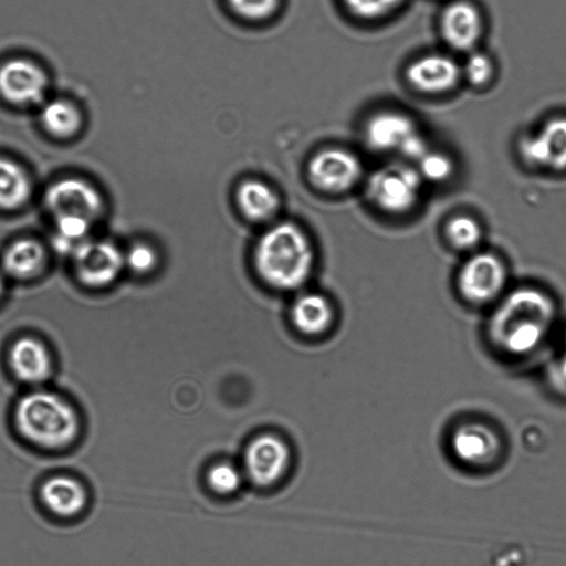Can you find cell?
I'll return each mask as SVG.
<instances>
[{
  "mask_svg": "<svg viewBox=\"0 0 566 566\" xmlns=\"http://www.w3.org/2000/svg\"><path fill=\"white\" fill-rule=\"evenodd\" d=\"M438 30L449 52L464 55L480 48L485 15L473 0H449L440 11Z\"/></svg>",
  "mask_w": 566,
  "mask_h": 566,
  "instance_id": "9",
  "label": "cell"
},
{
  "mask_svg": "<svg viewBox=\"0 0 566 566\" xmlns=\"http://www.w3.org/2000/svg\"><path fill=\"white\" fill-rule=\"evenodd\" d=\"M31 193L30 179L18 164L0 158V208L15 209L24 205Z\"/></svg>",
  "mask_w": 566,
  "mask_h": 566,
  "instance_id": "22",
  "label": "cell"
},
{
  "mask_svg": "<svg viewBox=\"0 0 566 566\" xmlns=\"http://www.w3.org/2000/svg\"><path fill=\"white\" fill-rule=\"evenodd\" d=\"M4 370L21 389L52 385L57 375V361L50 346L30 335L13 339L6 349Z\"/></svg>",
  "mask_w": 566,
  "mask_h": 566,
  "instance_id": "7",
  "label": "cell"
},
{
  "mask_svg": "<svg viewBox=\"0 0 566 566\" xmlns=\"http://www.w3.org/2000/svg\"><path fill=\"white\" fill-rule=\"evenodd\" d=\"M413 166L422 179L431 182H442L453 174V163L449 156L431 148Z\"/></svg>",
  "mask_w": 566,
  "mask_h": 566,
  "instance_id": "28",
  "label": "cell"
},
{
  "mask_svg": "<svg viewBox=\"0 0 566 566\" xmlns=\"http://www.w3.org/2000/svg\"><path fill=\"white\" fill-rule=\"evenodd\" d=\"M33 499L39 512L57 525L84 520L93 505V490L81 473L55 469L42 474L34 484Z\"/></svg>",
  "mask_w": 566,
  "mask_h": 566,
  "instance_id": "4",
  "label": "cell"
},
{
  "mask_svg": "<svg viewBox=\"0 0 566 566\" xmlns=\"http://www.w3.org/2000/svg\"><path fill=\"white\" fill-rule=\"evenodd\" d=\"M3 292V280H2V276L0 275V296Z\"/></svg>",
  "mask_w": 566,
  "mask_h": 566,
  "instance_id": "31",
  "label": "cell"
},
{
  "mask_svg": "<svg viewBox=\"0 0 566 566\" xmlns=\"http://www.w3.org/2000/svg\"><path fill=\"white\" fill-rule=\"evenodd\" d=\"M460 66L462 83L474 90L489 87L497 73L494 57L480 48L462 55Z\"/></svg>",
  "mask_w": 566,
  "mask_h": 566,
  "instance_id": "23",
  "label": "cell"
},
{
  "mask_svg": "<svg viewBox=\"0 0 566 566\" xmlns=\"http://www.w3.org/2000/svg\"><path fill=\"white\" fill-rule=\"evenodd\" d=\"M40 122L44 129L56 137H71L78 132L82 115L69 99L53 98L41 104Z\"/></svg>",
  "mask_w": 566,
  "mask_h": 566,
  "instance_id": "21",
  "label": "cell"
},
{
  "mask_svg": "<svg viewBox=\"0 0 566 566\" xmlns=\"http://www.w3.org/2000/svg\"><path fill=\"white\" fill-rule=\"evenodd\" d=\"M244 479L242 468L226 460L211 464L206 473L208 488L218 495L233 494Z\"/></svg>",
  "mask_w": 566,
  "mask_h": 566,
  "instance_id": "26",
  "label": "cell"
},
{
  "mask_svg": "<svg viewBox=\"0 0 566 566\" xmlns=\"http://www.w3.org/2000/svg\"><path fill=\"white\" fill-rule=\"evenodd\" d=\"M241 213L254 222L271 220L279 211L280 198L275 189L260 179L242 181L235 191Z\"/></svg>",
  "mask_w": 566,
  "mask_h": 566,
  "instance_id": "19",
  "label": "cell"
},
{
  "mask_svg": "<svg viewBox=\"0 0 566 566\" xmlns=\"http://www.w3.org/2000/svg\"><path fill=\"white\" fill-rule=\"evenodd\" d=\"M405 80L419 94L446 95L462 83L460 60L449 51L422 53L408 63Z\"/></svg>",
  "mask_w": 566,
  "mask_h": 566,
  "instance_id": "11",
  "label": "cell"
},
{
  "mask_svg": "<svg viewBox=\"0 0 566 566\" xmlns=\"http://www.w3.org/2000/svg\"><path fill=\"white\" fill-rule=\"evenodd\" d=\"M78 280L92 287L113 283L125 268L124 252L107 240H84L72 254Z\"/></svg>",
  "mask_w": 566,
  "mask_h": 566,
  "instance_id": "16",
  "label": "cell"
},
{
  "mask_svg": "<svg viewBox=\"0 0 566 566\" xmlns=\"http://www.w3.org/2000/svg\"><path fill=\"white\" fill-rule=\"evenodd\" d=\"M520 155L526 165L543 170L566 169V116H553L536 130L524 135L518 143Z\"/></svg>",
  "mask_w": 566,
  "mask_h": 566,
  "instance_id": "15",
  "label": "cell"
},
{
  "mask_svg": "<svg viewBox=\"0 0 566 566\" xmlns=\"http://www.w3.org/2000/svg\"><path fill=\"white\" fill-rule=\"evenodd\" d=\"M551 374L562 389H566V348L553 363Z\"/></svg>",
  "mask_w": 566,
  "mask_h": 566,
  "instance_id": "30",
  "label": "cell"
},
{
  "mask_svg": "<svg viewBox=\"0 0 566 566\" xmlns=\"http://www.w3.org/2000/svg\"><path fill=\"white\" fill-rule=\"evenodd\" d=\"M450 450L467 469L486 470L499 462L503 444L495 428L483 421L467 420L451 432Z\"/></svg>",
  "mask_w": 566,
  "mask_h": 566,
  "instance_id": "12",
  "label": "cell"
},
{
  "mask_svg": "<svg viewBox=\"0 0 566 566\" xmlns=\"http://www.w3.org/2000/svg\"><path fill=\"white\" fill-rule=\"evenodd\" d=\"M363 164L353 151L331 147L317 151L307 164V176L314 187L328 193H343L363 177Z\"/></svg>",
  "mask_w": 566,
  "mask_h": 566,
  "instance_id": "13",
  "label": "cell"
},
{
  "mask_svg": "<svg viewBox=\"0 0 566 566\" xmlns=\"http://www.w3.org/2000/svg\"><path fill=\"white\" fill-rule=\"evenodd\" d=\"M315 262L313 244L294 222L272 224L258 240L253 263L261 280L282 291L301 287L310 279Z\"/></svg>",
  "mask_w": 566,
  "mask_h": 566,
  "instance_id": "3",
  "label": "cell"
},
{
  "mask_svg": "<svg viewBox=\"0 0 566 566\" xmlns=\"http://www.w3.org/2000/svg\"><path fill=\"white\" fill-rule=\"evenodd\" d=\"M44 203L54 219L74 216L93 222L104 210V201L97 189L80 178L53 182L44 193Z\"/></svg>",
  "mask_w": 566,
  "mask_h": 566,
  "instance_id": "17",
  "label": "cell"
},
{
  "mask_svg": "<svg viewBox=\"0 0 566 566\" xmlns=\"http://www.w3.org/2000/svg\"><path fill=\"white\" fill-rule=\"evenodd\" d=\"M125 266L137 274H146L153 271L158 263L157 250L146 243L137 242L132 244L124 252Z\"/></svg>",
  "mask_w": 566,
  "mask_h": 566,
  "instance_id": "29",
  "label": "cell"
},
{
  "mask_svg": "<svg viewBox=\"0 0 566 566\" xmlns=\"http://www.w3.org/2000/svg\"><path fill=\"white\" fill-rule=\"evenodd\" d=\"M363 135L370 149L397 153L410 164L418 161L430 149L416 119L397 108L371 113L365 120Z\"/></svg>",
  "mask_w": 566,
  "mask_h": 566,
  "instance_id": "5",
  "label": "cell"
},
{
  "mask_svg": "<svg viewBox=\"0 0 566 566\" xmlns=\"http://www.w3.org/2000/svg\"><path fill=\"white\" fill-rule=\"evenodd\" d=\"M556 316L552 297L533 286L510 291L488 321V337L496 353L511 361L533 357L543 346Z\"/></svg>",
  "mask_w": 566,
  "mask_h": 566,
  "instance_id": "2",
  "label": "cell"
},
{
  "mask_svg": "<svg viewBox=\"0 0 566 566\" xmlns=\"http://www.w3.org/2000/svg\"><path fill=\"white\" fill-rule=\"evenodd\" d=\"M348 14L356 20L376 22L400 10L407 0H340Z\"/></svg>",
  "mask_w": 566,
  "mask_h": 566,
  "instance_id": "25",
  "label": "cell"
},
{
  "mask_svg": "<svg viewBox=\"0 0 566 566\" xmlns=\"http://www.w3.org/2000/svg\"><path fill=\"white\" fill-rule=\"evenodd\" d=\"M444 232L449 243L460 251L475 249L483 235L479 221L468 214H457L450 218Z\"/></svg>",
  "mask_w": 566,
  "mask_h": 566,
  "instance_id": "24",
  "label": "cell"
},
{
  "mask_svg": "<svg viewBox=\"0 0 566 566\" xmlns=\"http://www.w3.org/2000/svg\"><path fill=\"white\" fill-rule=\"evenodd\" d=\"M49 84L45 70L33 60L11 57L0 64V96L12 105L43 104Z\"/></svg>",
  "mask_w": 566,
  "mask_h": 566,
  "instance_id": "14",
  "label": "cell"
},
{
  "mask_svg": "<svg viewBox=\"0 0 566 566\" xmlns=\"http://www.w3.org/2000/svg\"><path fill=\"white\" fill-rule=\"evenodd\" d=\"M423 182L412 164H390L368 176L366 195L377 209L389 214H403L419 203Z\"/></svg>",
  "mask_w": 566,
  "mask_h": 566,
  "instance_id": "6",
  "label": "cell"
},
{
  "mask_svg": "<svg viewBox=\"0 0 566 566\" xmlns=\"http://www.w3.org/2000/svg\"><path fill=\"white\" fill-rule=\"evenodd\" d=\"M506 281L504 262L496 254L485 251L471 254L463 262L457 277L460 294L475 305L499 301Z\"/></svg>",
  "mask_w": 566,
  "mask_h": 566,
  "instance_id": "10",
  "label": "cell"
},
{
  "mask_svg": "<svg viewBox=\"0 0 566 566\" xmlns=\"http://www.w3.org/2000/svg\"><path fill=\"white\" fill-rule=\"evenodd\" d=\"M45 263L43 247L32 239H20L2 253V270L11 277L28 279L36 275Z\"/></svg>",
  "mask_w": 566,
  "mask_h": 566,
  "instance_id": "20",
  "label": "cell"
},
{
  "mask_svg": "<svg viewBox=\"0 0 566 566\" xmlns=\"http://www.w3.org/2000/svg\"><path fill=\"white\" fill-rule=\"evenodd\" d=\"M335 312L331 301L323 294L307 292L297 296L291 308V321L301 334L317 337L332 326Z\"/></svg>",
  "mask_w": 566,
  "mask_h": 566,
  "instance_id": "18",
  "label": "cell"
},
{
  "mask_svg": "<svg viewBox=\"0 0 566 566\" xmlns=\"http://www.w3.org/2000/svg\"><path fill=\"white\" fill-rule=\"evenodd\" d=\"M292 449L275 432H261L247 444L242 458L245 479L260 489H270L284 480L292 465Z\"/></svg>",
  "mask_w": 566,
  "mask_h": 566,
  "instance_id": "8",
  "label": "cell"
},
{
  "mask_svg": "<svg viewBox=\"0 0 566 566\" xmlns=\"http://www.w3.org/2000/svg\"><path fill=\"white\" fill-rule=\"evenodd\" d=\"M231 12L242 21L259 23L273 18L282 0H226Z\"/></svg>",
  "mask_w": 566,
  "mask_h": 566,
  "instance_id": "27",
  "label": "cell"
},
{
  "mask_svg": "<svg viewBox=\"0 0 566 566\" xmlns=\"http://www.w3.org/2000/svg\"><path fill=\"white\" fill-rule=\"evenodd\" d=\"M13 438L29 451L43 457L74 452L86 434V417L67 391L46 385L21 389L8 411Z\"/></svg>",
  "mask_w": 566,
  "mask_h": 566,
  "instance_id": "1",
  "label": "cell"
}]
</instances>
